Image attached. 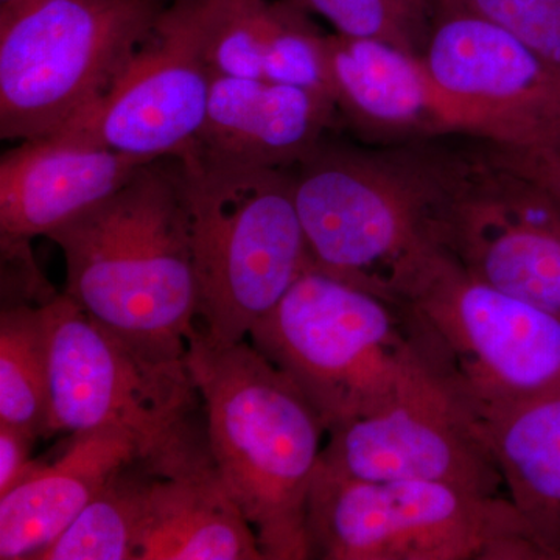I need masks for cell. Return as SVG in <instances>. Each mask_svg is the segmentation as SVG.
<instances>
[{
    "label": "cell",
    "mask_w": 560,
    "mask_h": 560,
    "mask_svg": "<svg viewBox=\"0 0 560 560\" xmlns=\"http://www.w3.org/2000/svg\"><path fill=\"white\" fill-rule=\"evenodd\" d=\"M455 154L320 143L294 165L293 194L311 268L407 302L447 256L442 221Z\"/></svg>",
    "instance_id": "1"
},
{
    "label": "cell",
    "mask_w": 560,
    "mask_h": 560,
    "mask_svg": "<svg viewBox=\"0 0 560 560\" xmlns=\"http://www.w3.org/2000/svg\"><path fill=\"white\" fill-rule=\"evenodd\" d=\"M47 238L65 257V293L88 315L150 352L187 357L198 293L178 160L142 165Z\"/></svg>",
    "instance_id": "2"
},
{
    "label": "cell",
    "mask_w": 560,
    "mask_h": 560,
    "mask_svg": "<svg viewBox=\"0 0 560 560\" xmlns=\"http://www.w3.org/2000/svg\"><path fill=\"white\" fill-rule=\"evenodd\" d=\"M187 361L210 455L265 560H311L308 493L327 434L318 412L249 340L219 342L195 327Z\"/></svg>",
    "instance_id": "3"
},
{
    "label": "cell",
    "mask_w": 560,
    "mask_h": 560,
    "mask_svg": "<svg viewBox=\"0 0 560 560\" xmlns=\"http://www.w3.org/2000/svg\"><path fill=\"white\" fill-rule=\"evenodd\" d=\"M248 340L307 397L327 433L442 378L427 331L407 302L313 268Z\"/></svg>",
    "instance_id": "4"
},
{
    "label": "cell",
    "mask_w": 560,
    "mask_h": 560,
    "mask_svg": "<svg viewBox=\"0 0 560 560\" xmlns=\"http://www.w3.org/2000/svg\"><path fill=\"white\" fill-rule=\"evenodd\" d=\"M195 278L197 327L219 342L249 331L311 268L291 168L178 158Z\"/></svg>",
    "instance_id": "5"
},
{
    "label": "cell",
    "mask_w": 560,
    "mask_h": 560,
    "mask_svg": "<svg viewBox=\"0 0 560 560\" xmlns=\"http://www.w3.org/2000/svg\"><path fill=\"white\" fill-rule=\"evenodd\" d=\"M49 338L47 436L119 429L168 477L209 458L200 390L189 361L160 355L106 329L68 294L44 305ZM205 416V415H202Z\"/></svg>",
    "instance_id": "6"
},
{
    "label": "cell",
    "mask_w": 560,
    "mask_h": 560,
    "mask_svg": "<svg viewBox=\"0 0 560 560\" xmlns=\"http://www.w3.org/2000/svg\"><path fill=\"white\" fill-rule=\"evenodd\" d=\"M312 559L548 560L508 495L445 482L364 481L316 467Z\"/></svg>",
    "instance_id": "7"
},
{
    "label": "cell",
    "mask_w": 560,
    "mask_h": 560,
    "mask_svg": "<svg viewBox=\"0 0 560 560\" xmlns=\"http://www.w3.org/2000/svg\"><path fill=\"white\" fill-rule=\"evenodd\" d=\"M172 0H28L0 10V138L54 135L116 84Z\"/></svg>",
    "instance_id": "8"
},
{
    "label": "cell",
    "mask_w": 560,
    "mask_h": 560,
    "mask_svg": "<svg viewBox=\"0 0 560 560\" xmlns=\"http://www.w3.org/2000/svg\"><path fill=\"white\" fill-rule=\"evenodd\" d=\"M442 378L485 422L560 385V315L445 256L407 301Z\"/></svg>",
    "instance_id": "9"
},
{
    "label": "cell",
    "mask_w": 560,
    "mask_h": 560,
    "mask_svg": "<svg viewBox=\"0 0 560 560\" xmlns=\"http://www.w3.org/2000/svg\"><path fill=\"white\" fill-rule=\"evenodd\" d=\"M481 153L455 154L445 253L474 278L560 315V198L490 145Z\"/></svg>",
    "instance_id": "10"
},
{
    "label": "cell",
    "mask_w": 560,
    "mask_h": 560,
    "mask_svg": "<svg viewBox=\"0 0 560 560\" xmlns=\"http://www.w3.org/2000/svg\"><path fill=\"white\" fill-rule=\"evenodd\" d=\"M213 72L186 0H172L113 88L57 138L153 162L189 153L208 114Z\"/></svg>",
    "instance_id": "11"
},
{
    "label": "cell",
    "mask_w": 560,
    "mask_h": 560,
    "mask_svg": "<svg viewBox=\"0 0 560 560\" xmlns=\"http://www.w3.org/2000/svg\"><path fill=\"white\" fill-rule=\"evenodd\" d=\"M319 464L357 480L445 482L506 495L485 423L442 378L329 431Z\"/></svg>",
    "instance_id": "12"
},
{
    "label": "cell",
    "mask_w": 560,
    "mask_h": 560,
    "mask_svg": "<svg viewBox=\"0 0 560 560\" xmlns=\"http://www.w3.org/2000/svg\"><path fill=\"white\" fill-rule=\"evenodd\" d=\"M420 51L434 81L480 119L486 142L517 150L560 147V80L537 55L480 14L430 0Z\"/></svg>",
    "instance_id": "13"
},
{
    "label": "cell",
    "mask_w": 560,
    "mask_h": 560,
    "mask_svg": "<svg viewBox=\"0 0 560 560\" xmlns=\"http://www.w3.org/2000/svg\"><path fill=\"white\" fill-rule=\"evenodd\" d=\"M327 65L338 114L360 135L394 140L463 135L486 142L480 119L442 90L415 50L334 33Z\"/></svg>",
    "instance_id": "14"
},
{
    "label": "cell",
    "mask_w": 560,
    "mask_h": 560,
    "mask_svg": "<svg viewBox=\"0 0 560 560\" xmlns=\"http://www.w3.org/2000/svg\"><path fill=\"white\" fill-rule=\"evenodd\" d=\"M337 116L334 98L320 92L213 75L205 125L189 153L238 167L293 168L318 149Z\"/></svg>",
    "instance_id": "15"
},
{
    "label": "cell",
    "mask_w": 560,
    "mask_h": 560,
    "mask_svg": "<svg viewBox=\"0 0 560 560\" xmlns=\"http://www.w3.org/2000/svg\"><path fill=\"white\" fill-rule=\"evenodd\" d=\"M145 164L57 136L22 140L0 158V238L49 237L116 194Z\"/></svg>",
    "instance_id": "16"
},
{
    "label": "cell",
    "mask_w": 560,
    "mask_h": 560,
    "mask_svg": "<svg viewBox=\"0 0 560 560\" xmlns=\"http://www.w3.org/2000/svg\"><path fill=\"white\" fill-rule=\"evenodd\" d=\"M213 75L330 95L327 36L289 0H186Z\"/></svg>",
    "instance_id": "17"
},
{
    "label": "cell",
    "mask_w": 560,
    "mask_h": 560,
    "mask_svg": "<svg viewBox=\"0 0 560 560\" xmlns=\"http://www.w3.org/2000/svg\"><path fill=\"white\" fill-rule=\"evenodd\" d=\"M136 459L138 440L119 429L72 434L51 464H38L0 495V559L38 560L106 482Z\"/></svg>",
    "instance_id": "18"
},
{
    "label": "cell",
    "mask_w": 560,
    "mask_h": 560,
    "mask_svg": "<svg viewBox=\"0 0 560 560\" xmlns=\"http://www.w3.org/2000/svg\"><path fill=\"white\" fill-rule=\"evenodd\" d=\"M139 560H265L213 458L168 477L154 475Z\"/></svg>",
    "instance_id": "19"
},
{
    "label": "cell",
    "mask_w": 560,
    "mask_h": 560,
    "mask_svg": "<svg viewBox=\"0 0 560 560\" xmlns=\"http://www.w3.org/2000/svg\"><path fill=\"white\" fill-rule=\"evenodd\" d=\"M506 495L548 560H560V385L485 420Z\"/></svg>",
    "instance_id": "20"
},
{
    "label": "cell",
    "mask_w": 560,
    "mask_h": 560,
    "mask_svg": "<svg viewBox=\"0 0 560 560\" xmlns=\"http://www.w3.org/2000/svg\"><path fill=\"white\" fill-rule=\"evenodd\" d=\"M154 475L143 459L117 471L38 560H139Z\"/></svg>",
    "instance_id": "21"
},
{
    "label": "cell",
    "mask_w": 560,
    "mask_h": 560,
    "mask_svg": "<svg viewBox=\"0 0 560 560\" xmlns=\"http://www.w3.org/2000/svg\"><path fill=\"white\" fill-rule=\"evenodd\" d=\"M44 305H2L0 313V422L36 438L47 436L50 412Z\"/></svg>",
    "instance_id": "22"
},
{
    "label": "cell",
    "mask_w": 560,
    "mask_h": 560,
    "mask_svg": "<svg viewBox=\"0 0 560 560\" xmlns=\"http://www.w3.org/2000/svg\"><path fill=\"white\" fill-rule=\"evenodd\" d=\"M305 13L319 14L335 33L350 38L390 40L415 50L422 0H289Z\"/></svg>",
    "instance_id": "23"
},
{
    "label": "cell",
    "mask_w": 560,
    "mask_h": 560,
    "mask_svg": "<svg viewBox=\"0 0 560 560\" xmlns=\"http://www.w3.org/2000/svg\"><path fill=\"white\" fill-rule=\"evenodd\" d=\"M512 33L560 80V0H438Z\"/></svg>",
    "instance_id": "24"
},
{
    "label": "cell",
    "mask_w": 560,
    "mask_h": 560,
    "mask_svg": "<svg viewBox=\"0 0 560 560\" xmlns=\"http://www.w3.org/2000/svg\"><path fill=\"white\" fill-rule=\"evenodd\" d=\"M36 440L28 431L0 422V495H5L35 466L31 456Z\"/></svg>",
    "instance_id": "25"
},
{
    "label": "cell",
    "mask_w": 560,
    "mask_h": 560,
    "mask_svg": "<svg viewBox=\"0 0 560 560\" xmlns=\"http://www.w3.org/2000/svg\"><path fill=\"white\" fill-rule=\"evenodd\" d=\"M501 160L512 168L536 180L544 189L560 198V147L545 150H517L493 147Z\"/></svg>",
    "instance_id": "26"
},
{
    "label": "cell",
    "mask_w": 560,
    "mask_h": 560,
    "mask_svg": "<svg viewBox=\"0 0 560 560\" xmlns=\"http://www.w3.org/2000/svg\"><path fill=\"white\" fill-rule=\"evenodd\" d=\"M24 2H28V0H0V10L11 9V7L21 5Z\"/></svg>",
    "instance_id": "27"
}]
</instances>
